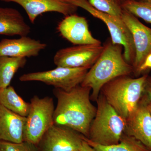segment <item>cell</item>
Returning <instances> with one entry per match:
<instances>
[{
    "instance_id": "1",
    "label": "cell",
    "mask_w": 151,
    "mask_h": 151,
    "mask_svg": "<svg viewBox=\"0 0 151 151\" xmlns=\"http://www.w3.org/2000/svg\"><path fill=\"white\" fill-rule=\"evenodd\" d=\"M91 91L81 84L68 91L55 88L57 104L54 124L70 128L88 138L90 124L97 112V108L91 103Z\"/></svg>"
},
{
    "instance_id": "2",
    "label": "cell",
    "mask_w": 151,
    "mask_h": 151,
    "mask_svg": "<svg viewBox=\"0 0 151 151\" xmlns=\"http://www.w3.org/2000/svg\"><path fill=\"white\" fill-rule=\"evenodd\" d=\"M104 47L101 55L88 70L81 84L91 88L90 99L95 102L106 83L118 76L134 73L133 65L124 59L122 45L114 44L109 40Z\"/></svg>"
},
{
    "instance_id": "3",
    "label": "cell",
    "mask_w": 151,
    "mask_h": 151,
    "mask_svg": "<svg viewBox=\"0 0 151 151\" xmlns=\"http://www.w3.org/2000/svg\"><path fill=\"white\" fill-rule=\"evenodd\" d=\"M147 73L140 77L118 76L102 87V93L108 103L125 120L137 108L140 100Z\"/></svg>"
},
{
    "instance_id": "4",
    "label": "cell",
    "mask_w": 151,
    "mask_h": 151,
    "mask_svg": "<svg viewBox=\"0 0 151 151\" xmlns=\"http://www.w3.org/2000/svg\"><path fill=\"white\" fill-rule=\"evenodd\" d=\"M97 112L89 127L87 139L103 146L120 142L126 128V120L111 106L102 93L97 100Z\"/></svg>"
},
{
    "instance_id": "5",
    "label": "cell",
    "mask_w": 151,
    "mask_h": 151,
    "mask_svg": "<svg viewBox=\"0 0 151 151\" xmlns=\"http://www.w3.org/2000/svg\"><path fill=\"white\" fill-rule=\"evenodd\" d=\"M84 9L94 17L101 20L107 26L114 44H119L124 48V59L133 65L136 57V50L132 33L122 18L114 16L97 10L87 0H63Z\"/></svg>"
},
{
    "instance_id": "6",
    "label": "cell",
    "mask_w": 151,
    "mask_h": 151,
    "mask_svg": "<svg viewBox=\"0 0 151 151\" xmlns=\"http://www.w3.org/2000/svg\"><path fill=\"white\" fill-rule=\"evenodd\" d=\"M55 106L53 99L35 95L31 99L27 116L24 141L37 145L47 130L54 124Z\"/></svg>"
},
{
    "instance_id": "7",
    "label": "cell",
    "mask_w": 151,
    "mask_h": 151,
    "mask_svg": "<svg viewBox=\"0 0 151 151\" xmlns=\"http://www.w3.org/2000/svg\"><path fill=\"white\" fill-rule=\"evenodd\" d=\"M90 68L57 67L52 70L23 74L19 79L21 81H40L55 88L68 91L81 84Z\"/></svg>"
},
{
    "instance_id": "8",
    "label": "cell",
    "mask_w": 151,
    "mask_h": 151,
    "mask_svg": "<svg viewBox=\"0 0 151 151\" xmlns=\"http://www.w3.org/2000/svg\"><path fill=\"white\" fill-rule=\"evenodd\" d=\"M104 47L101 45L87 44L61 49L55 55L53 62L57 67L90 68L101 55Z\"/></svg>"
},
{
    "instance_id": "9",
    "label": "cell",
    "mask_w": 151,
    "mask_h": 151,
    "mask_svg": "<svg viewBox=\"0 0 151 151\" xmlns=\"http://www.w3.org/2000/svg\"><path fill=\"white\" fill-rule=\"evenodd\" d=\"M83 136L70 128L53 124L37 146L39 151H79Z\"/></svg>"
},
{
    "instance_id": "10",
    "label": "cell",
    "mask_w": 151,
    "mask_h": 151,
    "mask_svg": "<svg viewBox=\"0 0 151 151\" xmlns=\"http://www.w3.org/2000/svg\"><path fill=\"white\" fill-rule=\"evenodd\" d=\"M122 19L130 30L134 40L136 57L133 64L134 73L151 53V28L143 24L137 17L123 10Z\"/></svg>"
},
{
    "instance_id": "11",
    "label": "cell",
    "mask_w": 151,
    "mask_h": 151,
    "mask_svg": "<svg viewBox=\"0 0 151 151\" xmlns=\"http://www.w3.org/2000/svg\"><path fill=\"white\" fill-rule=\"evenodd\" d=\"M63 37L75 45H101L89 31L88 22L84 17L75 14L65 16L57 28Z\"/></svg>"
},
{
    "instance_id": "12",
    "label": "cell",
    "mask_w": 151,
    "mask_h": 151,
    "mask_svg": "<svg viewBox=\"0 0 151 151\" xmlns=\"http://www.w3.org/2000/svg\"><path fill=\"white\" fill-rule=\"evenodd\" d=\"M5 2L16 3L21 6L32 24L39 16L50 12L62 14L65 16L75 13L78 7L63 0H0Z\"/></svg>"
},
{
    "instance_id": "13",
    "label": "cell",
    "mask_w": 151,
    "mask_h": 151,
    "mask_svg": "<svg viewBox=\"0 0 151 151\" xmlns=\"http://www.w3.org/2000/svg\"><path fill=\"white\" fill-rule=\"evenodd\" d=\"M126 123L124 134L137 139L151 150V115L147 105H138Z\"/></svg>"
},
{
    "instance_id": "14",
    "label": "cell",
    "mask_w": 151,
    "mask_h": 151,
    "mask_svg": "<svg viewBox=\"0 0 151 151\" xmlns=\"http://www.w3.org/2000/svg\"><path fill=\"white\" fill-rule=\"evenodd\" d=\"M47 45L27 36L18 39H3L0 41V56L17 58L36 57Z\"/></svg>"
},
{
    "instance_id": "15",
    "label": "cell",
    "mask_w": 151,
    "mask_h": 151,
    "mask_svg": "<svg viewBox=\"0 0 151 151\" xmlns=\"http://www.w3.org/2000/svg\"><path fill=\"white\" fill-rule=\"evenodd\" d=\"M26 119L0 105V141L23 142Z\"/></svg>"
},
{
    "instance_id": "16",
    "label": "cell",
    "mask_w": 151,
    "mask_h": 151,
    "mask_svg": "<svg viewBox=\"0 0 151 151\" xmlns=\"http://www.w3.org/2000/svg\"><path fill=\"white\" fill-rule=\"evenodd\" d=\"M30 27L19 11L12 8L0 7V35L27 36Z\"/></svg>"
},
{
    "instance_id": "17",
    "label": "cell",
    "mask_w": 151,
    "mask_h": 151,
    "mask_svg": "<svg viewBox=\"0 0 151 151\" xmlns=\"http://www.w3.org/2000/svg\"><path fill=\"white\" fill-rule=\"evenodd\" d=\"M0 105L23 117H27L29 111L30 103L25 102L10 85L0 89Z\"/></svg>"
},
{
    "instance_id": "18",
    "label": "cell",
    "mask_w": 151,
    "mask_h": 151,
    "mask_svg": "<svg viewBox=\"0 0 151 151\" xmlns=\"http://www.w3.org/2000/svg\"><path fill=\"white\" fill-rule=\"evenodd\" d=\"M26 58L0 56V89L10 86L15 74L27 63Z\"/></svg>"
},
{
    "instance_id": "19",
    "label": "cell",
    "mask_w": 151,
    "mask_h": 151,
    "mask_svg": "<svg viewBox=\"0 0 151 151\" xmlns=\"http://www.w3.org/2000/svg\"><path fill=\"white\" fill-rule=\"evenodd\" d=\"M83 139L97 151H151L140 141L124 133L118 144L110 146L98 145L84 136Z\"/></svg>"
},
{
    "instance_id": "20",
    "label": "cell",
    "mask_w": 151,
    "mask_h": 151,
    "mask_svg": "<svg viewBox=\"0 0 151 151\" xmlns=\"http://www.w3.org/2000/svg\"><path fill=\"white\" fill-rule=\"evenodd\" d=\"M123 10L151 24V1L126 0L122 4Z\"/></svg>"
},
{
    "instance_id": "21",
    "label": "cell",
    "mask_w": 151,
    "mask_h": 151,
    "mask_svg": "<svg viewBox=\"0 0 151 151\" xmlns=\"http://www.w3.org/2000/svg\"><path fill=\"white\" fill-rule=\"evenodd\" d=\"M97 10L121 18L123 9L119 0H88Z\"/></svg>"
},
{
    "instance_id": "22",
    "label": "cell",
    "mask_w": 151,
    "mask_h": 151,
    "mask_svg": "<svg viewBox=\"0 0 151 151\" xmlns=\"http://www.w3.org/2000/svg\"><path fill=\"white\" fill-rule=\"evenodd\" d=\"M0 151H39L37 145L23 141L17 143L0 141Z\"/></svg>"
},
{
    "instance_id": "23",
    "label": "cell",
    "mask_w": 151,
    "mask_h": 151,
    "mask_svg": "<svg viewBox=\"0 0 151 151\" xmlns=\"http://www.w3.org/2000/svg\"><path fill=\"white\" fill-rule=\"evenodd\" d=\"M151 103V76H148L139 105H147Z\"/></svg>"
},
{
    "instance_id": "24",
    "label": "cell",
    "mask_w": 151,
    "mask_h": 151,
    "mask_svg": "<svg viewBox=\"0 0 151 151\" xmlns=\"http://www.w3.org/2000/svg\"><path fill=\"white\" fill-rule=\"evenodd\" d=\"M150 70H151V53L146 58L142 64L134 74L138 77L141 74H146V72Z\"/></svg>"
},
{
    "instance_id": "25",
    "label": "cell",
    "mask_w": 151,
    "mask_h": 151,
    "mask_svg": "<svg viewBox=\"0 0 151 151\" xmlns=\"http://www.w3.org/2000/svg\"><path fill=\"white\" fill-rule=\"evenodd\" d=\"M83 138V137H82ZM79 151H97L92 146L89 145L86 141L83 139L79 147Z\"/></svg>"
},
{
    "instance_id": "26",
    "label": "cell",
    "mask_w": 151,
    "mask_h": 151,
    "mask_svg": "<svg viewBox=\"0 0 151 151\" xmlns=\"http://www.w3.org/2000/svg\"><path fill=\"white\" fill-rule=\"evenodd\" d=\"M147 107L148 108L149 111H150V113L151 115V103H149L147 105Z\"/></svg>"
},
{
    "instance_id": "27",
    "label": "cell",
    "mask_w": 151,
    "mask_h": 151,
    "mask_svg": "<svg viewBox=\"0 0 151 151\" xmlns=\"http://www.w3.org/2000/svg\"><path fill=\"white\" fill-rule=\"evenodd\" d=\"M133 1H136L139 2H147L151 1V0H133Z\"/></svg>"
},
{
    "instance_id": "28",
    "label": "cell",
    "mask_w": 151,
    "mask_h": 151,
    "mask_svg": "<svg viewBox=\"0 0 151 151\" xmlns=\"http://www.w3.org/2000/svg\"><path fill=\"white\" fill-rule=\"evenodd\" d=\"M119 1H120L121 2V3H122H122L124 2L126 0H119Z\"/></svg>"
}]
</instances>
